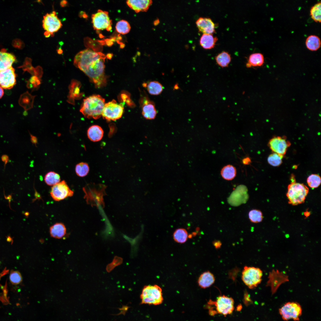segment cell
Returning a JSON list of instances; mask_svg holds the SVG:
<instances>
[{"label": "cell", "instance_id": "1", "mask_svg": "<svg viewBox=\"0 0 321 321\" xmlns=\"http://www.w3.org/2000/svg\"><path fill=\"white\" fill-rule=\"evenodd\" d=\"M107 56L103 53L89 48L79 52L75 56L74 64L85 73L98 88L106 85L105 62Z\"/></svg>", "mask_w": 321, "mask_h": 321}, {"label": "cell", "instance_id": "2", "mask_svg": "<svg viewBox=\"0 0 321 321\" xmlns=\"http://www.w3.org/2000/svg\"><path fill=\"white\" fill-rule=\"evenodd\" d=\"M105 104V100L101 96L92 95L84 100L80 111L86 118L98 119L102 116Z\"/></svg>", "mask_w": 321, "mask_h": 321}, {"label": "cell", "instance_id": "3", "mask_svg": "<svg viewBox=\"0 0 321 321\" xmlns=\"http://www.w3.org/2000/svg\"><path fill=\"white\" fill-rule=\"evenodd\" d=\"M309 192L308 188L303 183L291 182L287 187L286 196L288 203L292 205L303 203Z\"/></svg>", "mask_w": 321, "mask_h": 321}, {"label": "cell", "instance_id": "4", "mask_svg": "<svg viewBox=\"0 0 321 321\" xmlns=\"http://www.w3.org/2000/svg\"><path fill=\"white\" fill-rule=\"evenodd\" d=\"M141 303L158 305L161 304L163 298L161 287L157 285H148L143 288L140 295Z\"/></svg>", "mask_w": 321, "mask_h": 321}, {"label": "cell", "instance_id": "5", "mask_svg": "<svg viewBox=\"0 0 321 321\" xmlns=\"http://www.w3.org/2000/svg\"><path fill=\"white\" fill-rule=\"evenodd\" d=\"M262 276V271L259 268L245 266L242 273L241 278L248 288L253 289L261 283Z\"/></svg>", "mask_w": 321, "mask_h": 321}, {"label": "cell", "instance_id": "6", "mask_svg": "<svg viewBox=\"0 0 321 321\" xmlns=\"http://www.w3.org/2000/svg\"><path fill=\"white\" fill-rule=\"evenodd\" d=\"M43 27L46 37L53 35L62 27V24L55 11L47 13L43 17Z\"/></svg>", "mask_w": 321, "mask_h": 321}, {"label": "cell", "instance_id": "7", "mask_svg": "<svg viewBox=\"0 0 321 321\" xmlns=\"http://www.w3.org/2000/svg\"><path fill=\"white\" fill-rule=\"evenodd\" d=\"M279 311L282 319L285 321L290 319L298 321L302 314L301 307L296 302L286 303L279 309Z\"/></svg>", "mask_w": 321, "mask_h": 321}, {"label": "cell", "instance_id": "8", "mask_svg": "<svg viewBox=\"0 0 321 321\" xmlns=\"http://www.w3.org/2000/svg\"><path fill=\"white\" fill-rule=\"evenodd\" d=\"M124 109L123 104L118 103L113 100L105 103L102 116L108 121L116 120L121 117L124 112Z\"/></svg>", "mask_w": 321, "mask_h": 321}, {"label": "cell", "instance_id": "9", "mask_svg": "<svg viewBox=\"0 0 321 321\" xmlns=\"http://www.w3.org/2000/svg\"><path fill=\"white\" fill-rule=\"evenodd\" d=\"M92 23L94 29L97 31L106 30L110 31L112 29V21L107 11L98 10L92 15Z\"/></svg>", "mask_w": 321, "mask_h": 321}, {"label": "cell", "instance_id": "10", "mask_svg": "<svg viewBox=\"0 0 321 321\" xmlns=\"http://www.w3.org/2000/svg\"><path fill=\"white\" fill-rule=\"evenodd\" d=\"M50 194L54 200L59 201L72 196L74 192L70 188L65 181L63 180L52 186Z\"/></svg>", "mask_w": 321, "mask_h": 321}, {"label": "cell", "instance_id": "11", "mask_svg": "<svg viewBox=\"0 0 321 321\" xmlns=\"http://www.w3.org/2000/svg\"><path fill=\"white\" fill-rule=\"evenodd\" d=\"M214 304L217 312L224 316L230 314L234 310L233 299L224 295L219 296Z\"/></svg>", "mask_w": 321, "mask_h": 321}, {"label": "cell", "instance_id": "12", "mask_svg": "<svg viewBox=\"0 0 321 321\" xmlns=\"http://www.w3.org/2000/svg\"><path fill=\"white\" fill-rule=\"evenodd\" d=\"M140 103L143 117L147 119H154L157 114L154 103L145 95L141 98Z\"/></svg>", "mask_w": 321, "mask_h": 321}, {"label": "cell", "instance_id": "13", "mask_svg": "<svg viewBox=\"0 0 321 321\" xmlns=\"http://www.w3.org/2000/svg\"><path fill=\"white\" fill-rule=\"evenodd\" d=\"M290 145V142L287 140L285 137L279 136L271 139L268 144L269 147L274 153L284 156Z\"/></svg>", "mask_w": 321, "mask_h": 321}, {"label": "cell", "instance_id": "14", "mask_svg": "<svg viewBox=\"0 0 321 321\" xmlns=\"http://www.w3.org/2000/svg\"><path fill=\"white\" fill-rule=\"evenodd\" d=\"M16 83V74L12 67L0 72V86L2 88L10 89Z\"/></svg>", "mask_w": 321, "mask_h": 321}, {"label": "cell", "instance_id": "15", "mask_svg": "<svg viewBox=\"0 0 321 321\" xmlns=\"http://www.w3.org/2000/svg\"><path fill=\"white\" fill-rule=\"evenodd\" d=\"M287 276L278 270H273L269 274L268 284L271 288L272 294H274L279 286L287 281Z\"/></svg>", "mask_w": 321, "mask_h": 321}, {"label": "cell", "instance_id": "16", "mask_svg": "<svg viewBox=\"0 0 321 321\" xmlns=\"http://www.w3.org/2000/svg\"><path fill=\"white\" fill-rule=\"evenodd\" d=\"M196 24L199 31L203 34H213L215 31V24L210 18H199Z\"/></svg>", "mask_w": 321, "mask_h": 321}, {"label": "cell", "instance_id": "17", "mask_svg": "<svg viewBox=\"0 0 321 321\" xmlns=\"http://www.w3.org/2000/svg\"><path fill=\"white\" fill-rule=\"evenodd\" d=\"M152 3L151 0H128L126 1L129 7L136 13L147 11Z\"/></svg>", "mask_w": 321, "mask_h": 321}, {"label": "cell", "instance_id": "18", "mask_svg": "<svg viewBox=\"0 0 321 321\" xmlns=\"http://www.w3.org/2000/svg\"><path fill=\"white\" fill-rule=\"evenodd\" d=\"M15 60V56L5 49L0 51V72L12 67Z\"/></svg>", "mask_w": 321, "mask_h": 321}, {"label": "cell", "instance_id": "19", "mask_svg": "<svg viewBox=\"0 0 321 321\" xmlns=\"http://www.w3.org/2000/svg\"><path fill=\"white\" fill-rule=\"evenodd\" d=\"M215 281L213 274L210 271H207L201 274L198 278V283L201 288L205 289L213 285Z\"/></svg>", "mask_w": 321, "mask_h": 321}, {"label": "cell", "instance_id": "20", "mask_svg": "<svg viewBox=\"0 0 321 321\" xmlns=\"http://www.w3.org/2000/svg\"><path fill=\"white\" fill-rule=\"evenodd\" d=\"M49 232L52 237L57 239H61L66 235V228L63 223H57L50 227Z\"/></svg>", "mask_w": 321, "mask_h": 321}, {"label": "cell", "instance_id": "21", "mask_svg": "<svg viewBox=\"0 0 321 321\" xmlns=\"http://www.w3.org/2000/svg\"><path fill=\"white\" fill-rule=\"evenodd\" d=\"M103 133L102 128L100 126L96 125L90 126L87 131L88 138L94 142L100 141L103 136Z\"/></svg>", "mask_w": 321, "mask_h": 321}, {"label": "cell", "instance_id": "22", "mask_svg": "<svg viewBox=\"0 0 321 321\" xmlns=\"http://www.w3.org/2000/svg\"><path fill=\"white\" fill-rule=\"evenodd\" d=\"M217 40L218 38L213 34H203L200 38V44L205 49H211L214 47Z\"/></svg>", "mask_w": 321, "mask_h": 321}, {"label": "cell", "instance_id": "23", "mask_svg": "<svg viewBox=\"0 0 321 321\" xmlns=\"http://www.w3.org/2000/svg\"><path fill=\"white\" fill-rule=\"evenodd\" d=\"M264 63L263 55L260 53H256L251 54L249 56L246 65L247 67H260Z\"/></svg>", "mask_w": 321, "mask_h": 321}, {"label": "cell", "instance_id": "24", "mask_svg": "<svg viewBox=\"0 0 321 321\" xmlns=\"http://www.w3.org/2000/svg\"><path fill=\"white\" fill-rule=\"evenodd\" d=\"M143 85L144 86L147 88L149 93L152 95H160L163 89L162 85L156 81H150L147 84L144 83Z\"/></svg>", "mask_w": 321, "mask_h": 321}, {"label": "cell", "instance_id": "25", "mask_svg": "<svg viewBox=\"0 0 321 321\" xmlns=\"http://www.w3.org/2000/svg\"><path fill=\"white\" fill-rule=\"evenodd\" d=\"M237 171L235 167L230 165L224 166L221 169V174L223 179L227 180H231L235 177Z\"/></svg>", "mask_w": 321, "mask_h": 321}, {"label": "cell", "instance_id": "26", "mask_svg": "<svg viewBox=\"0 0 321 321\" xmlns=\"http://www.w3.org/2000/svg\"><path fill=\"white\" fill-rule=\"evenodd\" d=\"M215 60L217 64L219 66L224 68L228 66L231 61V58L229 53L223 51L215 56Z\"/></svg>", "mask_w": 321, "mask_h": 321}, {"label": "cell", "instance_id": "27", "mask_svg": "<svg viewBox=\"0 0 321 321\" xmlns=\"http://www.w3.org/2000/svg\"><path fill=\"white\" fill-rule=\"evenodd\" d=\"M305 43L307 48L311 51L317 50L321 45L320 38L314 35L309 36L307 38Z\"/></svg>", "mask_w": 321, "mask_h": 321}, {"label": "cell", "instance_id": "28", "mask_svg": "<svg viewBox=\"0 0 321 321\" xmlns=\"http://www.w3.org/2000/svg\"><path fill=\"white\" fill-rule=\"evenodd\" d=\"M188 237L187 230L184 228H179L174 232L173 237L174 240L176 242L183 243L187 240Z\"/></svg>", "mask_w": 321, "mask_h": 321}, {"label": "cell", "instance_id": "29", "mask_svg": "<svg viewBox=\"0 0 321 321\" xmlns=\"http://www.w3.org/2000/svg\"><path fill=\"white\" fill-rule=\"evenodd\" d=\"M44 181L48 185L53 186L60 182V177L58 173L54 171H50L45 175Z\"/></svg>", "mask_w": 321, "mask_h": 321}, {"label": "cell", "instance_id": "30", "mask_svg": "<svg viewBox=\"0 0 321 321\" xmlns=\"http://www.w3.org/2000/svg\"><path fill=\"white\" fill-rule=\"evenodd\" d=\"M321 2H318L312 6L310 10L311 18L315 22H321Z\"/></svg>", "mask_w": 321, "mask_h": 321}, {"label": "cell", "instance_id": "31", "mask_svg": "<svg viewBox=\"0 0 321 321\" xmlns=\"http://www.w3.org/2000/svg\"><path fill=\"white\" fill-rule=\"evenodd\" d=\"M89 170L88 164L86 162L79 163L76 165L75 168L76 174L82 177L86 176L88 173Z\"/></svg>", "mask_w": 321, "mask_h": 321}, {"label": "cell", "instance_id": "32", "mask_svg": "<svg viewBox=\"0 0 321 321\" xmlns=\"http://www.w3.org/2000/svg\"><path fill=\"white\" fill-rule=\"evenodd\" d=\"M131 29L129 23L125 20H122L118 22L116 26V29L119 33L125 34L128 33Z\"/></svg>", "mask_w": 321, "mask_h": 321}, {"label": "cell", "instance_id": "33", "mask_svg": "<svg viewBox=\"0 0 321 321\" xmlns=\"http://www.w3.org/2000/svg\"><path fill=\"white\" fill-rule=\"evenodd\" d=\"M248 218L250 221L252 223H258L261 222L263 219L262 212L257 209H253L248 213Z\"/></svg>", "mask_w": 321, "mask_h": 321}, {"label": "cell", "instance_id": "34", "mask_svg": "<svg viewBox=\"0 0 321 321\" xmlns=\"http://www.w3.org/2000/svg\"><path fill=\"white\" fill-rule=\"evenodd\" d=\"M307 182L309 187L312 188H318L321 183V178L318 174H312L307 179Z\"/></svg>", "mask_w": 321, "mask_h": 321}, {"label": "cell", "instance_id": "35", "mask_svg": "<svg viewBox=\"0 0 321 321\" xmlns=\"http://www.w3.org/2000/svg\"><path fill=\"white\" fill-rule=\"evenodd\" d=\"M284 155L273 153L269 155L268 158V163L273 166H278L282 163Z\"/></svg>", "mask_w": 321, "mask_h": 321}, {"label": "cell", "instance_id": "36", "mask_svg": "<svg viewBox=\"0 0 321 321\" xmlns=\"http://www.w3.org/2000/svg\"><path fill=\"white\" fill-rule=\"evenodd\" d=\"M10 280L13 284H19L22 281V278L21 273L18 271H12L10 276Z\"/></svg>", "mask_w": 321, "mask_h": 321}, {"label": "cell", "instance_id": "37", "mask_svg": "<svg viewBox=\"0 0 321 321\" xmlns=\"http://www.w3.org/2000/svg\"><path fill=\"white\" fill-rule=\"evenodd\" d=\"M242 161L243 164L246 165H248L251 162V160L250 158L247 157L244 158L242 160Z\"/></svg>", "mask_w": 321, "mask_h": 321}, {"label": "cell", "instance_id": "38", "mask_svg": "<svg viewBox=\"0 0 321 321\" xmlns=\"http://www.w3.org/2000/svg\"><path fill=\"white\" fill-rule=\"evenodd\" d=\"M1 159L2 161L4 163L5 165L7 164L9 160L8 156L6 155H2L1 157Z\"/></svg>", "mask_w": 321, "mask_h": 321}, {"label": "cell", "instance_id": "39", "mask_svg": "<svg viewBox=\"0 0 321 321\" xmlns=\"http://www.w3.org/2000/svg\"><path fill=\"white\" fill-rule=\"evenodd\" d=\"M31 140L32 143L36 145L37 143V138L35 136L30 134Z\"/></svg>", "mask_w": 321, "mask_h": 321}, {"label": "cell", "instance_id": "40", "mask_svg": "<svg viewBox=\"0 0 321 321\" xmlns=\"http://www.w3.org/2000/svg\"><path fill=\"white\" fill-rule=\"evenodd\" d=\"M214 245L216 248H218L221 247V243L219 241H215L214 242Z\"/></svg>", "mask_w": 321, "mask_h": 321}, {"label": "cell", "instance_id": "41", "mask_svg": "<svg viewBox=\"0 0 321 321\" xmlns=\"http://www.w3.org/2000/svg\"><path fill=\"white\" fill-rule=\"evenodd\" d=\"M310 214V212L308 211L307 210H306V211L304 212V215L305 216V217H306V218L309 216Z\"/></svg>", "mask_w": 321, "mask_h": 321}, {"label": "cell", "instance_id": "42", "mask_svg": "<svg viewBox=\"0 0 321 321\" xmlns=\"http://www.w3.org/2000/svg\"><path fill=\"white\" fill-rule=\"evenodd\" d=\"M4 94V91L2 88L0 86V99L3 96Z\"/></svg>", "mask_w": 321, "mask_h": 321}]
</instances>
